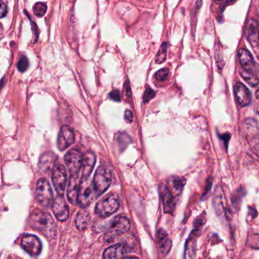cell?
Here are the masks:
<instances>
[{
	"instance_id": "obj_1",
	"label": "cell",
	"mask_w": 259,
	"mask_h": 259,
	"mask_svg": "<svg viewBox=\"0 0 259 259\" xmlns=\"http://www.w3.org/2000/svg\"><path fill=\"white\" fill-rule=\"evenodd\" d=\"M30 223L34 230L43 234L46 238L53 239L56 234V225L51 215L47 212L35 210L30 217Z\"/></svg>"
},
{
	"instance_id": "obj_2",
	"label": "cell",
	"mask_w": 259,
	"mask_h": 259,
	"mask_svg": "<svg viewBox=\"0 0 259 259\" xmlns=\"http://www.w3.org/2000/svg\"><path fill=\"white\" fill-rule=\"evenodd\" d=\"M120 206V198L117 193H109L99 200L95 208L96 215L101 218H106L118 211Z\"/></svg>"
},
{
	"instance_id": "obj_3",
	"label": "cell",
	"mask_w": 259,
	"mask_h": 259,
	"mask_svg": "<svg viewBox=\"0 0 259 259\" xmlns=\"http://www.w3.org/2000/svg\"><path fill=\"white\" fill-rule=\"evenodd\" d=\"M111 183V170L107 166H102L96 170L94 175L92 186L95 192V197L104 193Z\"/></svg>"
},
{
	"instance_id": "obj_4",
	"label": "cell",
	"mask_w": 259,
	"mask_h": 259,
	"mask_svg": "<svg viewBox=\"0 0 259 259\" xmlns=\"http://www.w3.org/2000/svg\"><path fill=\"white\" fill-rule=\"evenodd\" d=\"M130 227V222L126 217L121 216V215L115 217L111 221L109 231L105 235V242L108 243L113 242L114 239L118 236L125 234L126 232H128Z\"/></svg>"
},
{
	"instance_id": "obj_5",
	"label": "cell",
	"mask_w": 259,
	"mask_h": 259,
	"mask_svg": "<svg viewBox=\"0 0 259 259\" xmlns=\"http://www.w3.org/2000/svg\"><path fill=\"white\" fill-rule=\"evenodd\" d=\"M94 192L92 183L88 177H82L79 188L77 204L82 208H86L93 200Z\"/></svg>"
},
{
	"instance_id": "obj_6",
	"label": "cell",
	"mask_w": 259,
	"mask_h": 259,
	"mask_svg": "<svg viewBox=\"0 0 259 259\" xmlns=\"http://www.w3.org/2000/svg\"><path fill=\"white\" fill-rule=\"evenodd\" d=\"M36 198L38 203L43 207H49L53 203V191L50 184L46 179L41 178L37 181Z\"/></svg>"
},
{
	"instance_id": "obj_7",
	"label": "cell",
	"mask_w": 259,
	"mask_h": 259,
	"mask_svg": "<svg viewBox=\"0 0 259 259\" xmlns=\"http://www.w3.org/2000/svg\"><path fill=\"white\" fill-rule=\"evenodd\" d=\"M82 160H83V155L78 149L73 148L67 152L65 156V161L71 175L79 174L81 168Z\"/></svg>"
},
{
	"instance_id": "obj_8",
	"label": "cell",
	"mask_w": 259,
	"mask_h": 259,
	"mask_svg": "<svg viewBox=\"0 0 259 259\" xmlns=\"http://www.w3.org/2000/svg\"><path fill=\"white\" fill-rule=\"evenodd\" d=\"M53 183L55 189L58 195H62L65 189L67 183V171L65 167L62 165H56L53 167Z\"/></svg>"
},
{
	"instance_id": "obj_9",
	"label": "cell",
	"mask_w": 259,
	"mask_h": 259,
	"mask_svg": "<svg viewBox=\"0 0 259 259\" xmlns=\"http://www.w3.org/2000/svg\"><path fill=\"white\" fill-rule=\"evenodd\" d=\"M214 206L217 215L221 218H229V211L227 209V202L225 198L224 193L221 186H218L215 190L214 196Z\"/></svg>"
},
{
	"instance_id": "obj_10",
	"label": "cell",
	"mask_w": 259,
	"mask_h": 259,
	"mask_svg": "<svg viewBox=\"0 0 259 259\" xmlns=\"http://www.w3.org/2000/svg\"><path fill=\"white\" fill-rule=\"evenodd\" d=\"M21 246L31 256H38L42 251V244L39 238L31 234H26L22 237Z\"/></svg>"
},
{
	"instance_id": "obj_11",
	"label": "cell",
	"mask_w": 259,
	"mask_h": 259,
	"mask_svg": "<svg viewBox=\"0 0 259 259\" xmlns=\"http://www.w3.org/2000/svg\"><path fill=\"white\" fill-rule=\"evenodd\" d=\"M74 142V133L73 130L68 125L61 127L57 140L58 149L61 151L66 149L68 147L73 144Z\"/></svg>"
},
{
	"instance_id": "obj_12",
	"label": "cell",
	"mask_w": 259,
	"mask_h": 259,
	"mask_svg": "<svg viewBox=\"0 0 259 259\" xmlns=\"http://www.w3.org/2000/svg\"><path fill=\"white\" fill-rule=\"evenodd\" d=\"M239 58H240L241 65H242V68L245 69V72L255 74L259 71V67L253 59L252 54L246 49H241L240 50Z\"/></svg>"
},
{
	"instance_id": "obj_13",
	"label": "cell",
	"mask_w": 259,
	"mask_h": 259,
	"mask_svg": "<svg viewBox=\"0 0 259 259\" xmlns=\"http://www.w3.org/2000/svg\"><path fill=\"white\" fill-rule=\"evenodd\" d=\"M54 215L60 222H65L69 215V210L62 195H58L53 203Z\"/></svg>"
},
{
	"instance_id": "obj_14",
	"label": "cell",
	"mask_w": 259,
	"mask_h": 259,
	"mask_svg": "<svg viewBox=\"0 0 259 259\" xmlns=\"http://www.w3.org/2000/svg\"><path fill=\"white\" fill-rule=\"evenodd\" d=\"M161 198L164 206L165 213L172 214L175 209V203L172 193L168 186H162L160 189Z\"/></svg>"
},
{
	"instance_id": "obj_15",
	"label": "cell",
	"mask_w": 259,
	"mask_h": 259,
	"mask_svg": "<svg viewBox=\"0 0 259 259\" xmlns=\"http://www.w3.org/2000/svg\"><path fill=\"white\" fill-rule=\"evenodd\" d=\"M80 183L79 174L71 175L68 190H67V196H68V201L70 202L72 204H77Z\"/></svg>"
},
{
	"instance_id": "obj_16",
	"label": "cell",
	"mask_w": 259,
	"mask_h": 259,
	"mask_svg": "<svg viewBox=\"0 0 259 259\" xmlns=\"http://www.w3.org/2000/svg\"><path fill=\"white\" fill-rule=\"evenodd\" d=\"M236 98L241 106H249L252 100V95L247 87L241 83H237L234 87Z\"/></svg>"
},
{
	"instance_id": "obj_17",
	"label": "cell",
	"mask_w": 259,
	"mask_h": 259,
	"mask_svg": "<svg viewBox=\"0 0 259 259\" xmlns=\"http://www.w3.org/2000/svg\"><path fill=\"white\" fill-rule=\"evenodd\" d=\"M246 37L252 46H259V25L257 20L249 19L245 31Z\"/></svg>"
},
{
	"instance_id": "obj_18",
	"label": "cell",
	"mask_w": 259,
	"mask_h": 259,
	"mask_svg": "<svg viewBox=\"0 0 259 259\" xmlns=\"http://www.w3.org/2000/svg\"><path fill=\"white\" fill-rule=\"evenodd\" d=\"M127 253V248L124 244L111 245L105 250L104 259H124Z\"/></svg>"
},
{
	"instance_id": "obj_19",
	"label": "cell",
	"mask_w": 259,
	"mask_h": 259,
	"mask_svg": "<svg viewBox=\"0 0 259 259\" xmlns=\"http://www.w3.org/2000/svg\"><path fill=\"white\" fill-rule=\"evenodd\" d=\"M157 239H158L159 251L163 256H167L170 252V248L172 246V241L168 237L167 232L164 229H159L157 234Z\"/></svg>"
},
{
	"instance_id": "obj_20",
	"label": "cell",
	"mask_w": 259,
	"mask_h": 259,
	"mask_svg": "<svg viewBox=\"0 0 259 259\" xmlns=\"http://www.w3.org/2000/svg\"><path fill=\"white\" fill-rule=\"evenodd\" d=\"M95 163V156L92 152H87L83 155L82 160V177H88L91 175Z\"/></svg>"
},
{
	"instance_id": "obj_21",
	"label": "cell",
	"mask_w": 259,
	"mask_h": 259,
	"mask_svg": "<svg viewBox=\"0 0 259 259\" xmlns=\"http://www.w3.org/2000/svg\"><path fill=\"white\" fill-rule=\"evenodd\" d=\"M196 236L195 232H193L186 241L184 259H196Z\"/></svg>"
},
{
	"instance_id": "obj_22",
	"label": "cell",
	"mask_w": 259,
	"mask_h": 259,
	"mask_svg": "<svg viewBox=\"0 0 259 259\" xmlns=\"http://www.w3.org/2000/svg\"><path fill=\"white\" fill-rule=\"evenodd\" d=\"M90 222H91V215L89 213V211H85V210L79 211L76 220H75L76 227L78 230H85L88 227Z\"/></svg>"
},
{
	"instance_id": "obj_23",
	"label": "cell",
	"mask_w": 259,
	"mask_h": 259,
	"mask_svg": "<svg viewBox=\"0 0 259 259\" xmlns=\"http://www.w3.org/2000/svg\"><path fill=\"white\" fill-rule=\"evenodd\" d=\"M184 184H185V181L181 177H170V180H169V184L177 194L181 193L184 186Z\"/></svg>"
},
{
	"instance_id": "obj_24",
	"label": "cell",
	"mask_w": 259,
	"mask_h": 259,
	"mask_svg": "<svg viewBox=\"0 0 259 259\" xmlns=\"http://www.w3.org/2000/svg\"><path fill=\"white\" fill-rule=\"evenodd\" d=\"M56 156L53 153H46L40 160V167L44 170H50L54 165Z\"/></svg>"
},
{
	"instance_id": "obj_25",
	"label": "cell",
	"mask_w": 259,
	"mask_h": 259,
	"mask_svg": "<svg viewBox=\"0 0 259 259\" xmlns=\"http://www.w3.org/2000/svg\"><path fill=\"white\" fill-rule=\"evenodd\" d=\"M167 44L166 43H163L159 49V52L157 53L155 57V62L157 64L163 63L166 59V54H167Z\"/></svg>"
},
{
	"instance_id": "obj_26",
	"label": "cell",
	"mask_w": 259,
	"mask_h": 259,
	"mask_svg": "<svg viewBox=\"0 0 259 259\" xmlns=\"http://www.w3.org/2000/svg\"><path fill=\"white\" fill-rule=\"evenodd\" d=\"M47 10V6L43 2H37L34 6V13L37 17H43Z\"/></svg>"
},
{
	"instance_id": "obj_27",
	"label": "cell",
	"mask_w": 259,
	"mask_h": 259,
	"mask_svg": "<svg viewBox=\"0 0 259 259\" xmlns=\"http://www.w3.org/2000/svg\"><path fill=\"white\" fill-rule=\"evenodd\" d=\"M241 74H242V77H243L244 80H246V82L252 87H255V86L259 84V79L253 74L249 73L247 72H242Z\"/></svg>"
},
{
	"instance_id": "obj_28",
	"label": "cell",
	"mask_w": 259,
	"mask_h": 259,
	"mask_svg": "<svg viewBox=\"0 0 259 259\" xmlns=\"http://www.w3.org/2000/svg\"><path fill=\"white\" fill-rule=\"evenodd\" d=\"M169 70L167 68H162L159 72H157L155 74V78L158 81L164 82L167 80L168 77Z\"/></svg>"
},
{
	"instance_id": "obj_29",
	"label": "cell",
	"mask_w": 259,
	"mask_h": 259,
	"mask_svg": "<svg viewBox=\"0 0 259 259\" xmlns=\"http://www.w3.org/2000/svg\"><path fill=\"white\" fill-rule=\"evenodd\" d=\"M248 245L253 249H259V234H253L248 239Z\"/></svg>"
},
{
	"instance_id": "obj_30",
	"label": "cell",
	"mask_w": 259,
	"mask_h": 259,
	"mask_svg": "<svg viewBox=\"0 0 259 259\" xmlns=\"http://www.w3.org/2000/svg\"><path fill=\"white\" fill-rule=\"evenodd\" d=\"M28 66H29V61L26 57H23L19 60L18 63V68L20 72H25Z\"/></svg>"
},
{
	"instance_id": "obj_31",
	"label": "cell",
	"mask_w": 259,
	"mask_h": 259,
	"mask_svg": "<svg viewBox=\"0 0 259 259\" xmlns=\"http://www.w3.org/2000/svg\"><path fill=\"white\" fill-rule=\"evenodd\" d=\"M155 96V92L150 88L149 87H147L146 90L145 92H144V95H143V101L144 102H149L151 99H153Z\"/></svg>"
},
{
	"instance_id": "obj_32",
	"label": "cell",
	"mask_w": 259,
	"mask_h": 259,
	"mask_svg": "<svg viewBox=\"0 0 259 259\" xmlns=\"http://www.w3.org/2000/svg\"><path fill=\"white\" fill-rule=\"evenodd\" d=\"M109 97L110 99H112L113 101H116V102H120L121 101V93H120L119 91L118 90H114L109 93Z\"/></svg>"
},
{
	"instance_id": "obj_33",
	"label": "cell",
	"mask_w": 259,
	"mask_h": 259,
	"mask_svg": "<svg viewBox=\"0 0 259 259\" xmlns=\"http://www.w3.org/2000/svg\"><path fill=\"white\" fill-rule=\"evenodd\" d=\"M7 14V6L3 1L0 0V18L5 17Z\"/></svg>"
},
{
	"instance_id": "obj_34",
	"label": "cell",
	"mask_w": 259,
	"mask_h": 259,
	"mask_svg": "<svg viewBox=\"0 0 259 259\" xmlns=\"http://www.w3.org/2000/svg\"><path fill=\"white\" fill-rule=\"evenodd\" d=\"M125 120L127 122L131 123L133 119V114L130 110H126L125 114Z\"/></svg>"
},
{
	"instance_id": "obj_35",
	"label": "cell",
	"mask_w": 259,
	"mask_h": 259,
	"mask_svg": "<svg viewBox=\"0 0 259 259\" xmlns=\"http://www.w3.org/2000/svg\"><path fill=\"white\" fill-rule=\"evenodd\" d=\"M125 92L127 95H128V96L130 95V85L129 84H128V81H127L125 84Z\"/></svg>"
},
{
	"instance_id": "obj_36",
	"label": "cell",
	"mask_w": 259,
	"mask_h": 259,
	"mask_svg": "<svg viewBox=\"0 0 259 259\" xmlns=\"http://www.w3.org/2000/svg\"><path fill=\"white\" fill-rule=\"evenodd\" d=\"M256 98H257L258 99H259V89H258V91H256Z\"/></svg>"
},
{
	"instance_id": "obj_37",
	"label": "cell",
	"mask_w": 259,
	"mask_h": 259,
	"mask_svg": "<svg viewBox=\"0 0 259 259\" xmlns=\"http://www.w3.org/2000/svg\"><path fill=\"white\" fill-rule=\"evenodd\" d=\"M136 259V258L131 257V258H126V259Z\"/></svg>"
},
{
	"instance_id": "obj_38",
	"label": "cell",
	"mask_w": 259,
	"mask_h": 259,
	"mask_svg": "<svg viewBox=\"0 0 259 259\" xmlns=\"http://www.w3.org/2000/svg\"><path fill=\"white\" fill-rule=\"evenodd\" d=\"M215 1H216V2H222V1H223V0H215Z\"/></svg>"
}]
</instances>
